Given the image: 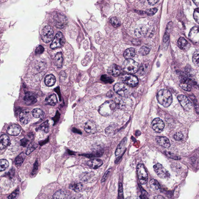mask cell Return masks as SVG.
I'll use <instances>...</instances> for the list:
<instances>
[{"mask_svg":"<svg viewBox=\"0 0 199 199\" xmlns=\"http://www.w3.org/2000/svg\"><path fill=\"white\" fill-rule=\"evenodd\" d=\"M157 99L158 102L163 106L169 107L173 101V97L171 93L168 90L163 89L157 93Z\"/></svg>","mask_w":199,"mask_h":199,"instance_id":"6da1fadb","label":"cell"},{"mask_svg":"<svg viewBox=\"0 0 199 199\" xmlns=\"http://www.w3.org/2000/svg\"><path fill=\"white\" fill-rule=\"evenodd\" d=\"M116 108L115 102L108 100L100 106L99 111L101 115L106 117L111 115L115 110Z\"/></svg>","mask_w":199,"mask_h":199,"instance_id":"7a4b0ae2","label":"cell"},{"mask_svg":"<svg viewBox=\"0 0 199 199\" xmlns=\"http://www.w3.org/2000/svg\"><path fill=\"white\" fill-rule=\"evenodd\" d=\"M124 71L130 73H135L139 71V64L131 59L125 60L123 65Z\"/></svg>","mask_w":199,"mask_h":199,"instance_id":"3957f363","label":"cell"},{"mask_svg":"<svg viewBox=\"0 0 199 199\" xmlns=\"http://www.w3.org/2000/svg\"><path fill=\"white\" fill-rule=\"evenodd\" d=\"M54 35L53 30L50 26L44 27L41 33V37L45 43H48L52 40Z\"/></svg>","mask_w":199,"mask_h":199,"instance_id":"277c9868","label":"cell"},{"mask_svg":"<svg viewBox=\"0 0 199 199\" xmlns=\"http://www.w3.org/2000/svg\"><path fill=\"white\" fill-rule=\"evenodd\" d=\"M53 22L56 27L63 28L68 23V19L65 15L60 13H56L53 17Z\"/></svg>","mask_w":199,"mask_h":199,"instance_id":"5b68a950","label":"cell"},{"mask_svg":"<svg viewBox=\"0 0 199 199\" xmlns=\"http://www.w3.org/2000/svg\"><path fill=\"white\" fill-rule=\"evenodd\" d=\"M137 171L140 183L143 185L146 184L148 181V175L143 164H139L137 165Z\"/></svg>","mask_w":199,"mask_h":199,"instance_id":"8992f818","label":"cell"},{"mask_svg":"<svg viewBox=\"0 0 199 199\" xmlns=\"http://www.w3.org/2000/svg\"><path fill=\"white\" fill-rule=\"evenodd\" d=\"M153 168L155 172L160 178L166 179L170 177V173L161 164H156Z\"/></svg>","mask_w":199,"mask_h":199,"instance_id":"52a82bcc","label":"cell"},{"mask_svg":"<svg viewBox=\"0 0 199 199\" xmlns=\"http://www.w3.org/2000/svg\"><path fill=\"white\" fill-rule=\"evenodd\" d=\"M65 40L62 33L61 32H59L57 33L52 43L50 45V47L52 49H55L60 48L64 45Z\"/></svg>","mask_w":199,"mask_h":199,"instance_id":"ba28073f","label":"cell"},{"mask_svg":"<svg viewBox=\"0 0 199 199\" xmlns=\"http://www.w3.org/2000/svg\"><path fill=\"white\" fill-rule=\"evenodd\" d=\"M114 90L117 94L121 97H125L128 91L129 88L126 84L124 82H118L114 86Z\"/></svg>","mask_w":199,"mask_h":199,"instance_id":"9c48e42d","label":"cell"},{"mask_svg":"<svg viewBox=\"0 0 199 199\" xmlns=\"http://www.w3.org/2000/svg\"><path fill=\"white\" fill-rule=\"evenodd\" d=\"M122 80L124 83L131 87H135L139 82L136 76L129 74L124 75L122 76Z\"/></svg>","mask_w":199,"mask_h":199,"instance_id":"30bf717a","label":"cell"},{"mask_svg":"<svg viewBox=\"0 0 199 199\" xmlns=\"http://www.w3.org/2000/svg\"><path fill=\"white\" fill-rule=\"evenodd\" d=\"M178 100L185 110L189 111L192 108V104L186 96L179 95L177 97Z\"/></svg>","mask_w":199,"mask_h":199,"instance_id":"8fae6325","label":"cell"},{"mask_svg":"<svg viewBox=\"0 0 199 199\" xmlns=\"http://www.w3.org/2000/svg\"><path fill=\"white\" fill-rule=\"evenodd\" d=\"M152 128L157 133H161L165 127L163 121L159 118H156L153 120L152 123Z\"/></svg>","mask_w":199,"mask_h":199,"instance_id":"7c38bea8","label":"cell"},{"mask_svg":"<svg viewBox=\"0 0 199 199\" xmlns=\"http://www.w3.org/2000/svg\"><path fill=\"white\" fill-rule=\"evenodd\" d=\"M189 37L192 42L199 44V26L194 27L191 29Z\"/></svg>","mask_w":199,"mask_h":199,"instance_id":"4fadbf2b","label":"cell"},{"mask_svg":"<svg viewBox=\"0 0 199 199\" xmlns=\"http://www.w3.org/2000/svg\"><path fill=\"white\" fill-rule=\"evenodd\" d=\"M19 118L22 124L26 125L30 121L31 119L30 112L28 110L22 111L19 115Z\"/></svg>","mask_w":199,"mask_h":199,"instance_id":"5bb4252c","label":"cell"},{"mask_svg":"<svg viewBox=\"0 0 199 199\" xmlns=\"http://www.w3.org/2000/svg\"><path fill=\"white\" fill-rule=\"evenodd\" d=\"M156 141L161 146L165 148H169L170 146V141L165 137L158 136L156 137Z\"/></svg>","mask_w":199,"mask_h":199,"instance_id":"9a60e30c","label":"cell"},{"mask_svg":"<svg viewBox=\"0 0 199 199\" xmlns=\"http://www.w3.org/2000/svg\"><path fill=\"white\" fill-rule=\"evenodd\" d=\"M84 129L85 131L88 134H94L96 131V125L93 121H88L85 124Z\"/></svg>","mask_w":199,"mask_h":199,"instance_id":"2e32d148","label":"cell"},{"mask_svg":"<svg viewBox=\"0 0 199 199\" xmlns=\"http://www.w3.org/2000/svg\"><path fill=\"white\" fill-rule=\"evenodd\" d=\"M69 195L68 192L62 190L56 191L53 196V199H69Z\"/></svg>","mask_w":199,"mask_h":199,"instance_id":"e0dca14e","label":"cell"},{"mask_svg":"<svg viewBox=\"0 0 199 199\" xmlns=\"http://www.w3.org/2000/svg\"><path fill=\"white\" fill-rule=\"evenodd\" d=\"M10 140L8 136L6 134H3L0 138V149L1 150L6 148L10 145Z\"/></svg>","mask_w":199,"mask_h":199,"instance_id":"ac0fdd59","label":"cell"},{"mask_svg":"<svg viewBox=\"0 0 199 199\" xmlns=\"http://www.w3.org/2000/svg\"><path fill=\"white\" fill-rule=\"evenodd\" d=\"M20 128L19 126L13 125L9 126L7 129V132L10 135L17 136L20 134Z\"/></svg>","mask_w":199,"mask_h":199,"instance_id":"d6986e66","label":"cell"},{"mask_svg":"<svg viewBox=\"0 0 199 199\" xmlns=\"http://www.w3.org/2000/svg\"><path fill=\"white\" fill-rule=\"evenodd\" d=\"M150 187L152 192L157 193L161 190V186L156 180L152 179L149 182Z\"/></svg>","mask_w":199,"mask_h":199,"instance_id":"ffe728a7","label":"cell"},{"mask_svg":"<svg viewBox=\"0 0 199 199\" xmlns=\"http://www.w3.org/2000/svg\"><path fill=\"white\" fill-rule=\"evenodd\" d=\"M103 164V161L99 159H94L89 161L87 162V165L93 169H97L101 166Z\"/></svg>","mask_w":199,"mask_h":199,"instance_id":"44dd1931","label":"cell"},{"mask_svg":"<svg viewBox=\"0 0 199 199\" xmlns=\"http://www.w3.org/2000/svg\"><path fill=\"white\" fill-rule=\"evenodd\" d=\"M24 100L25 104L28 105L35 104L37 102V99L31 93H28L26 94L24 97Z\"/></svg>","mask_w":199,"mask_h":199,"instance_id":"7402d4cb","label":"cell"},{"mask_svg":"<svg viewBox=\"0 0 199 199\" xmlns=\"http://www.w3.org/2000/svg\"><path fill=\"white\" fill-rule=\"evenodd\" d=\"M126 142H127V139L125 138L119 144L115 152V155L116 156H120L122 154L125 150Z\"/></svg>","mask_w":199,"mask_h":199,"instance_id":"603a6c76","label":"cell"},{"mask_svg":"<svg viewBox=\"0 0 199 199\" xmlns=\"http://www.w3.org/2000/svg\"><path fill=\"white\" fill-rule=\"evenodd\" d=\"M110 71L112 76L114 77H117L122 72V68L117 65L113 64L110 68Z\"/></svg>","mask_w":199,"mask_h":199,"instance_id":"cb8c5ba5","label":"cell"},{"mask_svg":"<svg viewBox=\"0 0 199 199\" xmlns=\"http://www.w3.org/2000/svg\"><path fill=\"white\" fill-rule=\"evenodd\" d=\"M56 79L55 76L53 74L48 75L45 77V84L48 86H52L55 85Z\"/></svg>","mask_w":199,"mask_h":199,"instance_id":"d4e9b609","label":"cell"},{"mask_svg":"<svg viewBox=\"0 0 199 199\" xmlns=\"http://www.w3.org/2000/svg\"><path fill=\"white\" fill-rule=\"evenodd\" d=\"M63 58L61 53H58L55 55L54 59V63L58 68H61L62 65Z\"/></svg>","mask_w":199,"mask_h":199,"instance_id":"484cf974","label":"cell"},{"mask_svg":"<svg viewBox=\"0 0 199 199\" xmlns=\"http://www.w3.org/2000/svg\"><path fill=\"white\" fill-rule=\"evenodd\" d=\"M45 101L47 104L52 105H55L58 103L56 95L54 94H51L47 97L45 99Z\"/></svg>","mask_w":199,"mask_h":199,"instance_id":"4316f807","label":"cell"},{"mask_svg":"<svg viewBox=\"0 0 199 199\" xmlns=\"http://www.w3.org/2000/svg\"><path fill=\"white\" fill-rule=\"evenodd\" d=\"M135 55V50L133 48H130L127 49L125 51L124 54V56L125 59H131L134 57Z\"/></svg>","mask_w":199,"mask_h":199,"instance_id":"83f0119b","label":"cell"},{"mask_svg":"<svg viewBox=\"0 0 199 199\" xmlns=\"http://www.w3.org/2000/svg\"><path fill=\"white\" fill-rule=\"evenodd\" d=\"M69 188L75 192H78L82 191L83 188V185L80 183H71L69 186Z\"/></svg>","mask_w":199,"mask_h":199,"instance_id":"f1b7e54d","label":"cell"},{"mask_svg":"<svg viewBox=\"0 0 199 199\" xmlns=\"http://www.w3.org/2000/svg\"><path fill=\"white\" fill-rule=\"evenodd\" d=\"M178 45L180 48L182 50L187 49L189 46L188 41L183 37H180L178 40Z\"/></svg>","mask_w":199,"mask_h":199,"instance_id":"f546056e","label":"cell"},{"mask_svg":"<svg viewBox=\"0 0 199 199\" xmlns=\"http://www.w3.org/2000/svg\"><path fill=\"white\" fill-rule=\"evenodd\" d=\"M32 114L35 118H40L44 116V112L40 108H36L32 111Z\"/></svg>","mask_w":199,"mask_h":199,"instance_id":"4dcf8cb0","label":"cell"},{"mask_svg":"<svg viewBox=\"0 0 199 199\" xmlns=\"http://www.w3.org/2000/svg\"><path fill=\"white\" fill-rule=\"evenodd\" d=\"M49 128L50 126H49V121L47 120L40 125L39 129L41 131H44V132L47 133L49 131Z\"/></svg>","mask_w":199,"mask_h":199,"instance_id":"1f68e13d","label":"cell"},{"mask_svg":"<svg viewBox=\"0 0 199 199\" xmlns=\"http://www.w3.org/2000/svg\"><path fill=\"white\" fill-rule=\"evenodd\" d=\"M25 159L24 153H21L15 159V164L17 166H20L22 164Z\"/></svg>","mask_w":199,"mask_h":199,"instance_id":"d6a6232c","label":"cell"},{"mask_svg":"<svg viewBox=\"0 0 199 199\" xmlns=\"http://www.w3.org/2000/svg\"><path fill=\"white\" fill-rule=\"evenodd\" d=\"M9 165V162L7 160L1 159L0 161V171H4L8 167Z\"/></svg>","mask_w":199,"mask_h":199,"instance_id":"836d02e7","label":"cell"},{"mask_svg":"<svg viewBox=\"0 0 199 199\" xmlns=\"http://www.w3.org/2000/svg\"><path fill=\"white\" fill-rule=\"evenodd\" d=\"M192 62L195 65L199 67V50H196L194 53Z\"/></svg>","mask_w":199,"mask_h":199,"instance_id":"e575fe53","label":"cell"},{"mask_svg":"<svg viewBox=\"0 0 199 199\" xmlns=\"http://www.w3.org/2000/svg\"><path fill=\"white\" fill-rule=\"evenodd\" d=\"M180 86L182 89L186 91H191V86L189 84L185 82H181Z\"/></svg>","mask_w":199,"mask_h":199,"instance_id":"d590c367","label":"cell"},{"mask_svg":"<svg viewBox=\"0 0 199 199\" xmlns=\"http://www.w3.org/2000/svg\"><path fill=\"white\" fill-rule=\"evenodd\" d=\"M37 147V145L36 143H32V144H30L28 147L27 149L26 154L27 155H29L36 149Z\"/></svg>","mask_w":199,"mask_h":199,"instance_id":"8d00e7d4","label":"cell"},{"mask_svg":"<svg viewBox=\"0 0 199 199\" xmlns=\"http://www.w3.org/2000/svg\"><path fill=\"white\" fill-rule=\"evenodd\" d=\"M110 22L111 24L114 27H119L120 25V21L117 18L115 17L112 18Z\"/></svg>","mask_w":199,"mask_h":199,"instance_id":"74e56055","label":"cell"},{"mask_svg":"<svg viewBox=\"0 0 199 199\" xmlns=\"http://www.w3.org/2000/svg\"><path fill=\"white\" fill-rule=\"evenodd\" d=\"M101 80L105 83H112L114 81L106 75H103L101 77Z\"/></svg>","mask_w":199,"mask_h":199,"instance_id":"f35d334b","label":"cell"},{"mask_svg":"<svg viewBox=\"0 0 199 199\" xmlns=\"http://www.w3.org/2000/svg\"><path fill=\"white\" fill-rule=\"evenodd\" d=\"M115 126H112V125H110L109 126H108V128H107L105 130L106 134H108V135H111V134H113L114 133V132L115 131Z\"/></svg>","mask_w":199,"mask_h":199,"instance_id":"ab89813d","label":"cell"},{"mask_svg":"<svg viewBox=\"0 0 199 199\" xmlns=\"http://www.w3.org/2000/svg\"><path fill=\"white\" fill-rule=\"evenodd\" d=\"M19 195V189L16 190L12 192L11 195H9L8 197V199H16L17 198Z\"/></svg>","mask_w":199,"mask_h":199,"instance_id":"60d3db41","label":"cell"},{"mask_svg":"<svg viewBox=\"0 0 199 199\" xmlns=\"http://www.w3.org/2000/svg\"><path fill=\"white\" fill-rule=\"evenodd\" d=\"M150 51V49L149 48L146 46H143L142 47L140 50V54L143 55H147L149 53Z\"/></svg>","mask_w":199,"mask_h":199,"instance_id":"b9f144b4","label":"cell"},{"mask_svg":"<svg viewBox=\"0 0 199 199\" xmlns=\"http://www.w3.org/2000/svg\"><path fill=\"white\" fill-rule=\"evenodd\" d=\"M174 137L175 140L177 141H180L183 140L184 137H183V134L182 133L177 132L175 133V135H174Z\"/></svg>","mask_w":199,"mask_h":199,"instance_id":"7bdbcfd3","label":"cell"},{"mask_svg":"<svg viewBox=\"0 0 199 199\" xmlns=\"http://www.w3.org/2000/svg\"><path fill=\"white\" fill-rule=\"evenodd\" d=\"M119 199H124L123 189L122 183H120L119 184L118 190Z\"/></svg>","mask_w":199,"mask_h":199,"instance_id":"ee69618b","label":"cell"},{"mask_svg":"<svg viewBox=\"0 0 199 199\" xmlns=\"http://www.w3.org/2000/svg\"><path fill=\"white\" fill-rule=\"evenodd\" d=\"M165 154L168 157H170V158H172L173 159L175 160H179L180 159V157H178V156L175 155L174 154L171 153L170 152H165Z\"/></svg>","mask_w":199,"mask_h":199,"instance_id":"f6af8a7d","label":"cell"},{"mask_svg":"<svg viewBox=\"0 0 199 199\" xmlns=\"http://www.w3.org/2000/svg\"><path fill=\"white\" fill-rule=\"evenodd\" d=\"M157 11V9L156 8H153L147 10L146 12H145L146 14L149 16H152L154 15Z\"/></svg>","mask_w":199,"mask_h":199,"instance_id":"bcb514c9","label":"cell"},{"mask_svg":"<svg viewBox=\"0 0 199 199\" xmlns=\"http://www.w3.org/2000/svg\"><path fill=\"white\" fill-rule=\"evenodd\" d=\"M194 18L195 20L199 24V8L195 9L193 14Z\"/></svg>","mask_w":199,"mask_h":199,"instance_id":"7dc6e473","label":"cell"},{"mask_svg":"<svg viewBox=\"0 0 199 199\" xmlns=\"http://www.w3.org/2000/svg\"><path fill=\"white\" fill-rule=\"evenodd\" d=\"M110 169H109V170H108V171L106 172L105 173L104 175H103L102 178L101 180L102 183H104V182L107 179V178H108V176H109L110 173Z\"/></svg>","mask_w":199,"mask_h":199,"instance_id":"c3c4849f","label":"cell"},{"mask_svg":"<svg viewBox=\"0 0 199 199\" xmlns=\"http://www.w3.org/2000/svg\"><path fill=\"white\" fill-rule=\"evenodd\" d=\"M44 51V48L41 45H39L36 49L35 53L36 54L42 53Z\"/></svg>","mask_w":199,"mask_h":199,"instance_id":"681fc988","label":"cell"},{"mask_svg":"<svg viewBox=\"0 0 199 199\" xmlns=\"http://www.w3.org/2000/svg\"><path fill=\"white\" fill-rule=\"evenodd\" d=\"M141 191L142 192V197L141 199H148V197L147 196V192L145 191L143 189V188L140 187Z\"/></svg>","mask_w":199,"mask_h":199,"instance_id":"f907efd6","label":"cell"},{"mask_svg":"<svg viewBox=\"0 0 199 199\" xmlns=\"http://www.w3.org/2000/svg\"><path fill=\"white\" fill-rule=\"evenodd\" d=\"M169 38V33L167 32H165V35H164L163 41L165 42H168Z\"/></svg>","mask_w":199,"mask_h":199,"instance_id":"816d5d0a","label":"cell"},{"mask_svg":"<svg viewBox=\"0 0 199 199\" xmlns=\"http://www.w3.org/2000/svg\"><path fill=\"white\" fill-rule=\"evenodd\" d=\"M38 163L37 162H36L35 164L34 168H33V172H32V174H35L36 172H37V169H38Z\"/></svg>","mask_w":199,"mask_h":199,"instance_id":"f5cc1de1","label":"cell"},{"mask_svg":"<svg viewBox=\"0 0 199 199\" xmlns=\"http://www.w3.org/2000/svg\"><path fill=\"white\" fill-rule=\"evenodd\" d=\"M70 199H84L83 196L81 195H77L72 196Z\"/></svg>","mask_w":199,"mask_h":199,"instance_id":"db71d44e","label":"cell"},{"mask_svg":"<svg viewBox=\"0 0 199 199\" xmlns=\"http://www.w3.org/2000/svg\"><path fill=\"white\" fill-rule=\"evenodd\" d=\"M159 1H157V0H151V1H148V2L150 5H154L155 4Z\"/></svg>","mask_w":199,"mask_h":199,"instance_id":"11a10c76","label":"cell"},{"mask_svg":"<svg viewBox=\"0 0 199 199\" xmlns=\"http://www.w3.org/2000/svg\"><path fill=\"white\" fill-rule=\"evenodd\" d=\"M21 141L22 145L24 146V147L26 145L27 142L26 140L24 139L22 140Z\"/></svg>","mask_w":199,"mask_h":199,"instance_id":"9f6ffc18","label":"cell"},{"mask_svg":"<svg viewBox=\"0 0 199 199\" xmlns=\"http://www.w3.org/2000/svg\"><path fill=\"white\" fill-rule=\"evenodd\" d=\"M154 199H165V198L163 196H160V195H158L156 196L154 198Z\"/></svg>","mask_w":199,"mask_h":199,"instance_id":"6f0895ef","label":"cell"},{"mask_svg":"<svg viewBox=\"0 0 199 199\" xmlns=\"http://www.w3.org/2000/svg\"><path fill=\"white\" fill-rule=\"evenodd\" d=\"M193 2H194L195 4H196L198 7H199V1H196H196H193Z\"/></svg>","mask_w":199,"mask_h":199,"instance_id":"680465c9","label":"cell"},{"mask_svg":"<svg viewBox=\"0 0 199 199\" xmlns=\"http://www.w3.org/2000/svg\"><path fill=\"white\" fill-rule=\"evenodd\" d=\"M126 199H138L136 198H132V197H128V198Z\"/></svg>","mask_w":199,"mask_h":199,"instance_id":"91938a15","label":"cell"}]
</instances>
